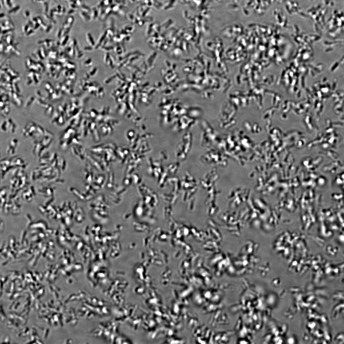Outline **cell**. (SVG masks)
<instances>
[{
  "label": "cell",
  "instance_id": "1",
  "mask_svg": "<svg viewBox=\"0 0 344 344\" xmlns=\"http://www.w3.org/2000/svg\"><path fill=\"white\" fill-rule=\"evenodd\" d=\"M5 339L4 342L5 343H9V338L8 336L5 337Z\"/></svg>",
  "mask_w": 344,
  "mask_h": 344
},
{
  "label": "cell",
  "instance_id": "2",
  "mask_svg": "<svg viewBox=\"0 0 344 344\" xmlns=\"http://www.w3.org/2000/svg\"><path fill=\"white\" fill-rule=\"evenodd\" d=\"M4 14H2L1 15V17L2 18V17H3L4 16Z\"/></svg>",
  "mask_w": 344,
  "mask_h": 344
}]
</instances>
